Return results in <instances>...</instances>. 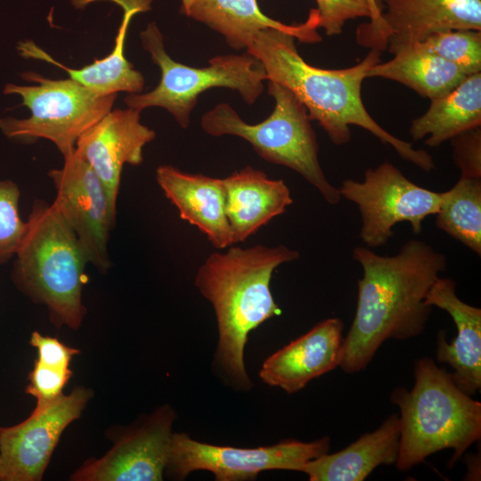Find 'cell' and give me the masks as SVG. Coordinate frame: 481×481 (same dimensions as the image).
Listing matches in <instances>:
<instances>
[{
	"mask_svg": "<svg viewBox=\"0 0 481 481\" xmlns=\"http://www.w3.org/2000/svg\"><path fill=\"white\" fill-rule=\"evenodd\" d=\"M353 257L363 277L339 365L349 374L364 370L386 340H405L423 332L433 308L426 303L427 294L447 265L444 254L415 239L394 256L356 247Z\"/></svg>",
	"mask_w": 481,
	"mask_h": 481,
	"instance_id": "obj_1",
	"label": "cell"
},
{
	"mask_svg": "<svg viewBox=\"0 0 481 481\" xmlns=\"http://www.w3.org/2000/svg\"><path fill=\"white\" fill-rule=\"evenodd\" d=\"M295 39L284 31L265 29L256 34L247 53L262 64L267 81L277 82L294 94L307 110L310 119L319 123L334 144L350 142V126H357L420 169L429 172L436 168L428 151L415 149L412 143L384 129L364 106L363 83L370 68L381 61V52L371 49L358 63L345 69H322L301 57Z\"/></svg>",
	"mask_w": 481,
	"mask_h": 481,
	"instance_id": "obj_2",
	"label": "cell"
},
{
	"mask_svg": "<svg viewBox=\"0 0 481 481\" xmlns=\"http://www.w3.org/2000/svg\"><path fill=\"white\" fill-rule=\"evenodd\" d=\"M298 257V251L285 245L231 247L211 253L198 269L195 286L211 303L217 322L214 367L238 390L253 385L244 364L249 332L281 314L270 289L273 273Z\"/></svg>",
	"mask_w": 481,
	"mask_h": 481,
	"instance_id": "obj_3",
	"label": "cell"
},
{
	"mask_svg": "<svg viewBox=\"0 0 481 481\" xmlns=\"http://www.w3.org/2000/svg\"><path fill=\"white\" fill-rule=\"evenodd\" d=\"M411 390L397 387L390 400L400 410L399 452L395 462L407 471L431 454L452 449L448 467L481 437V404L461 391L444 368L429 357L414 364Z\"/></svg>",
	"mask_w": 481,
	"mask_h": 481,
	"instance_id": "obj_4",
	"label": "cell"
},
{
	"mask_svg": "<svg viewBox=\"0 0 481 481\" xmlns=\"http://www.w3.org/2000/svg\"><path fill=\"white\" fill-rule=\"evenodd\" d=\"M15 257L12 280L17 287L45 305L55 325L79 328L86 314L82 289L88 260L53 203L34 201Z\"/></svg>",
	"mask_w": 481,
	"mask_h": 481,
	"instance_id": "obj_5",
	"label": "cell"
},
{
	"mask_svg": "<svg viewBox=\"0 0 481 481\" xmlns=\"http://www.w3.org/2000/svg\"><path fill=\"white\" fill-rule=\"evenodd\" d=\"M274 99L271 115L257 124L246 123L227 103H219L201 118L208 135L239 136L249 142L265 161L287 167L317 189L330 205L340 201L338 188L326 178L318 159L319 146L307 110L282 85L268 80Z\"/></svg>",
	"mask_w": 481,
	"mask_h": 481,
	"instance_id": "obj_6",
	"label": "cell"
},
{
	"mask_svg": "<svg viewBox=\"0 0 481 481\" xmlns=\"http://www.w3.org/2000/svg\"><path fill=\"white\" fill-rule=\"evenodd\" d=\"M143 48L161 72L159 85L145 94H129L128 108L142 111L161 107L170 112L179 126L186 128L199 95L213 87L237 91L248 104H253L264 90L266 74L262 64L248 53L218 55L208 67H190L173 60L166 52L163 36L155 22L140 33Z\"/></svg>",
	"mask_w": 481,
	"mask_h": 481,
	"instance_id": "obj_7",
	"label": "cell"
},
{
	"mask_svg": "<svg viewBox=\"0 0 481 481\" xmlns=\"http://www.w3.org/2000/svg\"><path fill=\"white\" fill-rule=\"evenodd\" d=\"M22 77L37 85L7 84L4 93L20 95L31 115L1 118V131L24 143L49 140L63 157L72 153L79 136L111 110L117 96L101 95L70 77L55 80L35 72Z\"/></svg>",
	"mask_w": 481,
	"mask_h": 481,
	"instance_id": "obj_8",
	"label": "cell"
},
{
	"mask_svg": "<svg viewBox=\"0 0 481 481\" xmlns=\"http://www.w3.org/2000/svg\"><path fill=\"white\" fill-rule=\"evenodd\" d=\"M330 447L329 436L312 442L295 439L255 448H239L201 443L186 433H173L166 470L182 480L196 470L214 474L217 481L254 480L265 470H303L305 465Z\"/></svg>",
	"mask_w": 481,
	"mask_h": 481,
	"instance_id": "obj_9",
	"label": "cell"
},
{
	"mask_svg": "<svg viewBox=\"0 0 481 481\" xmlns=\"http://www.w3.org/2000/svg\"><path fill=\"white\" fill-rule=\"evenodd\" d=\"M338 191L358 207L359 237L369 248L387 244L398 223L408 222L414 234L420 233L423 221L437 213L441 202V192L414 183L387 161L367 169L362 182L343 181Z\"/></svg>",
	"mask_w": 481,
	"mask_h": 481,
	"instance_id": "obj_10",
	"label": "cell"
},
{
	"mask_svg": "<svg viewBox=\"0 0 481 481\" xmlns=\"http://www.w3.org/2000/svg\"><path fill=\"white\" fill-rule=\"evenodd\" d=\"M63 158V167L48 173L56 190L53 203L76 233L88 263L104 273L110 267L108 241L117 209L98 175L76 149Z\"/></svg>",
	"mask_w": 481,
	"mask_h": 481,
	"instance_id": "obj_11",
	"label": "cell"
},
{
	"mask_svg": "<svg viewBox=\"0 0 481 481\" xmlns=\"http://www.w3.org/2000/svg\"><path fill=\"white\" fill-rule=\"evenodd\" d=\"M375 22L361 24L359 45L395 54L432 34L450 29L481 30V0H379Z\"/></svg>",
	"mask_w": 481,
	"mask_h": 481,
	"instance_id": "obj_12",
	"label": "cell"
},
{
	"mask_svg": "<svg viewBox=\"0 0 481 481\" xmlns=\"http://www.w3.org/2000/svg\"><path fill=\"white\" fill-rule=\"evenodd\" d=\"M92 395L77 387L22 422L0 428V480H41L63 430L80 417Z\"/></svg>",
	"mask_w": 481,
	"mask_h": 481,
	"instance_id": "obj_13",
	"label": "cell"
},
{
	"mask_svg": "<svg viewBox=\"0 0 481 481\" xmlns=\"http://www.w3.org/2000/svg\"><path fill=\"white\" fill-rule=\"evenodd\" d=\"M175 411L157 409L124 434L102 457L85 463L72 476L78 481H159L168 461Z\"/></svg>",
	"mask_w": 481,
	"mask_h": 481,
	"instance_id": "obj_14",
	"label": "cell"
},
{
	"mask_svg": "<svg viewBox=\"0 0 481 481\" xmlns=\"http://www.w3.org/2000/svg\"><path fill=\"white\" fill-rule=\"evenodd\" d=\"M155 136L154 130L141 123L140 111L128 108L110 110L77 139V151L103 183L114 208L124 165H140L143 147Z\"/></svg>",
	"mask_w": 481,
	"mask_h": 481,
	"instance_id": "obj_15",
	"label": "cell"
},
{
	"mask_svg": "<svg viewBox=\"0 0 481 481\" xmlns=\"http://www.w3.org/2000/svg\"><path fill=\"white\" fill-rule=\"evenodd\" d=\"M343 327L339 318L320 322L268 356L259 371L260 379L268 386L294 394L338 367L343 355Z\"/></svg>",
	"mask_w": 481,
	"mask_h": 481,
	"instance_id": "obj_16",
	"label": "cell"
},
{
	"mask_svg": "<svg viewBox=\"0 0 481 481\" xmlns=\"http://www.w3.org/2000/svg\"><path fill=\"white\" fill-rule=\"evenodd\" d=\"M425 300L432 307L446 311L457 330L451 344L446 342L444 330L438 334V362L450 365V376L461 391L475 395L481 388V309L461 300L455 281L440 276Z\"/></svg>",
	"mask_w": 481,
	"mask_h": 481,
	"instance_id": "obj_17",
	"label": "cell"
},
{
	"mask_svg": "<svg viewBox=\"0 0 481 481\" xmlns=\"http://www.w3.org/2000/svg\"><path fill=\"white\" fill-rule=\"evenodd\" d=\"M179 12L221 34L230 47L247 49L257 32L275 29L292 35L302 43L322 41L316 9H311L307 20L288 25L265 15L257 0H181Z\"/></svg>",
	"mask_w": 481,
	"mask_h": 481,
	"instance_id": "obj_18",
	"label": "cell"
},
{
	"mask_svg": "<svg viewBox=\"0 0 481 481\" xmlns=\"http://www.w3.org/2000/svg\"><path fill=\"white\" fill-rule=\"evenodd\" d=\"M156 179L180 217L203 232L215 248L232 245L224 179L185 173L170 165L159 166Z\"/></svg>",
	"mask_w": 481,
	"mask_h": 481,
	"instance_id": "obj_19",
	"label": "cell"
},
{
	"mask_svg": "<svg viewBox=\"0 0 481 481\" xmlns=\"http://www.w3.org/2000/svg\"><path fill=\"white\" fill-rule=\"evenodd\" d=\"M99 0H81L83 5ZM123 9V18L115 38L112 51L101 60L80 69L69 68L54 60L49 53L31 40L20 41L18 51L27 59L40 60L55 65L65 70L70 78L101 95H109L118 92L139 94L143 89L144 78L141 72L125 56V41L132 18L138 12L151 9L152 0H109Z\"/></svg>",
	"mask_w": 481,
	"mask_h": 481,
	"instance_id": "obj_20",
	"label": "cell"
},
{
	"mask_svg": "<svg viewBox=\"0 0 481 481\" xmlns=\"http://www.w3.org/2000/svg\"><path fill=\"white\" fill-rule=\"evenodd\" d=\"M223 179L232 244L244 242L293 202L282 180L271 179L250 166Z\"/></svg>",
	"mask_w": 481,
	"mask_h": 481,
	"instance_id": "obj_21",
	"label": "cell"
},
{
	"mask_svg": "<svg viewBox=\"0 0 481 481\" xmlns=\"http://www.w3.org/2000/svg\"><path fill=\"white\" fill-rule=\"evenodd\" d=\"M399 439V416L392 414L341 451L308 461L302 472L310 481H363L377 467L395 464Z\"/></svg>",
	"mask_w": 481,
	"mask_h": 481,
	"instance_id": "obj_22",
	"label": "cell"
},
{
	"mask_svg": "<svg viewBox=\"0 0 481 481\" xmlns=\"http://www.w3.org/2000/svg\"><path fill=\"white\" fill-rule=\"evenodd\" d=\"M481 126V72L468 76L448 94L430 100V105L410 126L413 141L438 147L455 136Z\"/></svg>",
	"mask_w": 481,
	"mask_h": 481,
	"instance_id": "obj_23",
	"label": "cell"
},
{
	"mask_svg": "<svg viewBox=\"0 0 481 481\" xmlns=\"http://www.w3.org/2000/svg\"><path fill=\"white\" fill-rule=\"evenodd\" d=\"M468 75L444 59L416 45L405 48L386 62H378L367 77H381L400 83L429 100L443 96Z\"/></svg>",
	"mask_w": 481,
	"mask_h": 481,
	"instance_id": "obj_24",
	"label": "cell"
},
{
	"mask_svg": "<svg viewBox=\"0 0 481 481\" xmlns=\"http://www.w3.org/2000/svg\"><path fill=\"white\" fill-rule=\"evenodd\" d=\"M436 225L477 256L481 255V178L461 175L441 192Z\"/></svg>",
	"mask_w": 481,
	"mask_h": 481,
	"instance_id": "obj_25",
	"label": "cell"
},
{
	"mask_svg": "<svg viewBox=\"0 0 481 481\" xmlns=\"http://www.w3.org/2000/svg\"><path fill=\"white\" fill-rule=\"evenodd\" d=\"M413 45L452 62L468 76L481 71V30L441 31Z\"/></svg>",
	"mask_w": 481,
	"mask_h": 481,
	"instance_id": "obj_26",
	"label": "cell"
},
{
	"mask_svg": "<svg viewBox=\"0 0 481 481\" xmlns=\"http://www.w3.org/2000/svg\"><path fill=\"white\" fill-rule=\"evenodd\" d=\"M20 192L11 180L0 181V264L13 257L27 229L20 216Z\"/></svg>",
	"mask_w": 481,
	"mask_h": 481,
	"instance_id": "obj_27",
	"label": "cell"
},
{
	"mask_svg": "<svg viewBox=\"0 0 481 481\" xmlns=\"http://www.w3.org/2000/svg\"><path fill=\"white\" fill-rule=\"evenodd\" d=\"M72 371L69 366L36 360L29 375L26 393L37 399L34 411H40L63 395V388Z\"/></svg>",
	"mask_w": 481,
	"mask_h": 481,
	"instance_id": "obj_28",
	"label": "cell"
},
{
	"mask_svg": "<svg viewBox=\"0 0 481 481\" xmlns=\"http://www.w3.org/2000/svg\"><path fill=\"white\" fill-rule=\"evenodd\" d=\"M319 25L327 36H337L343 32L346 21L358 18L370 19L367 0H315Z\"/></svg>",
	"mask_w": 481,
	"mask_h": 481,
	"instance_id": "obj_29",
	"label": "cell"
},
{
	"mask_svg": "<svg viewBox=\"0 0 481 481\" xmlns=\"http://www.w3.org/2000/svg\"><path fill=\"white\" fill-rule=\"evenodd\" d=\"M452 142L453 160L461 175L481 178V126L455 136Z\"/></svg>",
	"mask_w": 481,
	"mask_h": 481,
	"instance_id": "obj_30",
	"label": "cell"
},
{
	"mask_svg": "<svg viewBox=\"0 0 481 481\" xmlns=\"http://www.w3.org/2000/svg\"><path fill=\"white\" fill-rule=\"evenodd\" d=\"M30 345L37 349V360L69 366L71 359L79 353L55 338L43 336L34 331L30 337Z\"/></svg>",
	"mask_w": 481,
	"mask_h": 481,
	"instance_id": "obj_31",
	"label": "cell"
},
{
	"mask_svg": "<svg viewBox=\"0 0 481 481\" xmlns=\"http://www.w3.org/2000/svg\"><path fill=\"white\" fill-rule=\"evenodd\" d=\"M369 8H370V21L374 22L377 21L382 12V6L379 0H367Z\"/></svg>",
	"mask_w": 481,
	"mask_h": 481,
	"instance_id": "obj_32",
	"label": "cell"
}]
</instances>
